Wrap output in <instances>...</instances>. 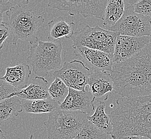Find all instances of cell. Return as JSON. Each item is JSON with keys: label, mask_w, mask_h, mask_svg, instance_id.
I'll list each match as a JSON object with an SVG mask.
<instances>
[{"label": "cell", "mask_w": 151, "mask_h": 139, "mask_svg": "<svg viewBox=\"0 0 151 139\" xmlns=\"http://www.w3.org/2000/svg\"><path fill=\"white\" fill-rule=\"evenodd\" d=\"M110 73L114 90L122 97L151 95V42L127 61L114 63Z\"/></svg>", "instance_id": "obj_1"}, {"label": "cell", "mask_w": 151, "mask_h": 139, "mask_svg": "<svg viewBox=\"0 0 151 139\" xmlns=\"http://www.w3.org/2000/svg\"><path fill=\"white\" fill-rule=\"evenodd\" d=\"M17 6L6 12L8 17L4 24L9 28L12 37V42L16 45L18 40L35 44L39 41L37 32L45 21L42 16L35 14L31 9Z\"/></svg>", "instance_id": "obj_2"}, {"label": "cell", "mask_w": 151, "mask_h": 139, "mask_svg": "<svg viewBox=\"0 0 151 139\" xmlns=\"http://www.w3.org/2000/svg\"><path fill=\"white\" fill-rule=\"evenodd\" d=\"M27 62L38 77H45L48 73L58 69L62 64V45L61 40L42 41L33 44L29 48Z\"/></svg>", "instance_id": "obj_3"}, {"label": "cell", "mask_w": 151, "mask_h": 139, "mask_svg": "<svg viewBox=\"0 0 151 139\" xmlns=\"http://www.w3.org/2000/svg\"><path fill=\"white\" fill-rule=\"evenodd\" d=\"M88 116L81 111L60 109L53 111L44 123L48 139H75Z\"/></svg>", "instance_id": "obj_4"}, {"label": "cell", "mask_w": 151, "mask_h": 139, "mask_svg": "<svg viewBox=\"0 0 151 139\" xmlns=\"http://www.w3.org/2000/svg\"><path fill=\"white\" fill-rule=\"evenodd\" d=\"M116 32L102 29L98 25L91 27L86 25L73 34L71 40L73 46H83L114 54L116 38Z\"/></svg>", "instance_id": "obj_5"}, {"label": "cell", "mask_w": 151, "mask_h": 139, "mask_svg": "<svg viewBox=\"0 0 151 139\" xmlns=\"http://www.w3.org/2000/svg\"><path fill=\"white\" fill-rule=\"evenodd\" d=\"M124 2L125 10L122 17L108 30L120 35L138 38L151 36V17L137 14L129 1Z\"/></svg>", "instance_id": "obj_6"}, {"label": "cell", "mask_w": 151, "mask_h": 139, "mask_svg": "<svg viewBox=\"0 0 151 139\" xmlns=\"http://www.w3.org/2000/svg\"><path fill=\"white\" fill-rule=\"evenodd\" d=\"M109 116L113 125L112 139L135 135L151 139V113L134 117Z\"/></svg>", "instance_id": "obj_7"}, {"label": "cell", "mask_w": 151, "mask_h": 139, "mask_svg": "<svg viewBox=\"0 0 151 139\" xmlns=\"http://www.w3.org/2000/svg\"><path fill=\"white\" fill-rule=\"evenodd\" d=\"M108 0L48 1V6L58 11H67L71 16L81 15L85 18L96 17L104 20Z\"/></svg>", "instance_id": "obj_8"}, {"label": "cell", "mask_w": 151, "mask_h": 139, "mask_svg": "<svg viewBox=\"0 0 151 139\" xmlns=\"http://www.w3.org/2000/svg\"><path fill=\"white\" fill-rule=\"evenodd\" d=\"M91 72L82 61L73 60L65 62L61 69L54 71L53 75L61 79L69 88L85 90Z\"/></svg>", "instance_id": "obj_9"}, {"label": "cell", "mask_w": 151, "mask_h": 139, "mask_svg": "<svg viewBox=\"0 0 151 139\" xmlns=\"http://www.w3.org/2000/svg\"><path fill=\"white\" fill-rule=\"evenodd\" d=\"M73 52L82 60L91 71H107L112 70L113 54L83 46H72Z\"/></svg>", "instance_id": "obj_10"}, {"label": "cell", "mask_w": 151, "mask_h": 139, "mask_svg": "<svg viewBox=\"0 0 151 139\" xmlns=\"http://www.w3.org/2000/svg\"><path fill=\"white\" fill-rule=\"evenodd\" d=\"M151 42V36L138 38L119 35L116 38L115 45L114 63L127 61Z\"/></svg>", "instance_id": "obj_11"}, {"label": "cell", "mask_w": 151, "mask_h": 139, "mask_svg": "<svg viewBox=\"0 0 151 139\" xmlns=\"http://www.w3.org/2000/svg\"><path fill=\"white\" fill-rule=\"evenodd\" d=\"M117 107L111 116L134 117L151 113V95L117 99Z\"/></svg>", "instance_id": "obj_12"}, {"label": "cell", "mask_w": 151, "mask_h": 139, "mask_svg": "<svg viewBox=\"0 0 151 139\" xmlns=\"http://www.w3.org/2000/svg\"><path fill=\"white\" fill-rule=\"evenodd\" d=\"M95 100V97L87 87L85 90L69 88L68 95L64 102L60 105V109L64 111H81L90 116L96 109L94 104Z\"/></svg>", "instance_id": "obj_13"}, {"label": "cell", "mask_w": 151, "mask_h": 139, "mask_svg": "<svg viewBox=\"0 0 151 139\" xmlns=\"http://www.w3.org/2000/svg\"><path fill=\"white\" fill-rule=\"evenodd\" d=\"M87 88L95 99H108V93L114 90L111 73L107 71H92L89 77Z\"/></svg>", "instance_id": "obj_14"}, {"label": "cell", "mask_w": 151, "mask_h": 139, "mask_svg": "<svg viewBox=\"0 0 151 139\" xmlns=\"http://www.w3.org/2000/svg\"><path fill=\"white\" fill-rule=\"evenodd\" d=\"M48 81L44 77L37 76L32 79L31 83L23 90L16 92L9 96H17L19 99L28 100L45 99L50 97Z\"/></svg>", "instance_id": "obj_15"}, {"label": "cell", "mask_w": 151, "mask_h": 139, "mask_svg": "<svg viewBox=\"0 0 151 139\" xmlns=\"http://www.w3.org/2000/svg\"><path fill=\"white\" fill-rule=\"evenodd\" d=\"M31 75V70L28 64L21 63L6 68V73L1 79L19 91L27 86Z\"/></svg>", "instance_id": "obj_16"}, {"label": "cell", "mask_w": 151, "mask_h": 139, "mask_svg": "<svg viewBox=\"0 0 151 139\" xmlns=\"http://www.w3.org/2000/svg\"><path fill=\"white\" fill-rule=\"evenodd\" d=\"M48 41H55L62 38L71 39L76 32L75 23H68L63 17L54 18L48 23Z\"/></svg>", "instance_id": "obj_17"}, {"label": "cell", "mask_w": 151, "mask_h": 139, "mask_svg": "<svg viewBox=\"0 0 151 139\" xmlns=\"http://www.w3.org/2000/svg\"><path fill=\"white\" fill-rule=\"evenodd\" d=\"M21 100L23 111L27 113H50L60 109V104L50 97L41 100Z\"/></svg>", "instance_id": "obj_18"}, {"label": "cell", "mask_w": 151, "mask_h": 139, "mask_svg": "<svg viewBox=\"0 0 151 139\" xmlns=\"http://www.w3.org/2000/svg\"><path fill=\"white\" fill-rule=\"evenodd\" d=\"M106 103L105 101H99L92 116H87V120L92 123L106 133L111 134L113 125L111 117L105 112Z\"/></svg>", "instance_id": "obj_19"}, {"label": "cell", "mask_w": 151, "mask_h": 139, "mask_svg": "<svg viewBox=\"0 0 151 139\" xmlns=\"http://www.w3.org/2000/svg\"><path fill=\"white\" fill-rule=\"evenodd\" d=\"M125 10V2L122 0H108L103 25L111 27L121 19Z\"/></svg>", "instance_id": "obj_20"}, {"label": "cell", "mask_w": 151, "mask_h": 139, "mask_svg": "<svg viewBox=\"0 0 151 139\" xmlns=\"http://www.w3.org/2000/svg\"><path fill=\"white\" fill-rule=\"evenodd\" d=\"M23 111L22 100L17 96H12L0 102V122H4Z\"/></svg>", "instance_id": "obj_21"}, {"label": "cell", "mask_w": 151, "mask_h": 139, "mask_svg": "<svg viewBox=\"0 0 151 139\" xmlns=\"http://www.w3.org/2000/svg\"><path fill=\"white\" fill-rule=\"evenodd\" d=\"M109 135L86 120L75 139H109Z\"/></svg>", "instance_id": "obj_22"}, {"label": "cell", "mask_w": 151, "mask_h": 139, "mask_svg": "<svg viewBox=\"0 0 151 139\" xmlns=\"http://www.w3.org/2000/svg\"><path fill=\"white\" fill-rule=\"evenodd\" d=\"M69 88L61 79L55 78L48 89L50 97L61 104L68 95Z\"/></svg>", "instance_id": "obj_23"}, {"label": "cell", "mask_w": 151, "mask_h": 139, "mask_svg": "<svg viewBox=\"0 0 151 139\" xmlns=\"http://www.w3.org/2000/svg\"><path fill=\"white\" fill-rule=\"evenodd\" d=\"M131 4L134 7V12L140 15L151 17V0H140L134 1Z\"/></svg>", "instance_id": "obj_24"}, {"label": "cell", "mask_w": 151, "mask_h": 139, "mask_svg": "<svg viewBox=\"0 0 151 139\" xmlns=\"http://www.w3.org/2000/svg\"><path fill=\"white\" fill-rule=\"evenodd\" d=\"M29 3L28 0H0V12L3 13L16 6H24Z\"/></svg>", "instance_id": "obj_25"}, {"label": "cell", "mask_w": 151, "mask_h": 139, "mask_svg": "<svg viewBox=\"0 0 151 139\" xmlns=\"http://www.w3.org/2000/svg\"><path fill=\"white\" fill-rule=\"evenodd\" d=\"M18 91V90L15 87L2 79L1 76H0V102L5 99H8L12 94Z\"/></svg>", "instance_id": "obj_26"}, {"label": "cell", "mask_w": 151, "mask_h": 139, "mask_svg": "<svg viewBox=\"0 0 151 139\" xmlns=\"http://www.w3.org/2000/svg\"><path fill=\"white\" fill-rule=\"evenodd\" d=\"M10 34H11L10 29L3 21L2 25L0 26V49L2 48L4 42L9 37Z\"/></svg>", "instance_id": "obj_27"}, {"label": "cell", "mask_w": 151, "mask_h": 139, "mask_svg": "<svg viewBox=\"0 0 151 139\" xmlns=\"http://www.w3.org/2000/svg\"><path fill=\"white\" fill-rule=\"evenodd\" d=\"M120 139H150L146 138L145 136H138V135H135V136H125L124 138H122Z\"/></svg>", "instance_id": "obj_28"}, {"label": "cell", "mask_w": 151, "mask_h": 139, "mask_svg": "<svg viewBox=\"0 0 151 139\" xmlns=\"http://www.w3.org/2000/svg\"><path fill=\"white\" fill-rule=\"evenodd\" d=\"M0 139H6L4 133L1 128H0Z\"/></svg>", "instance_id": "obj_29"}, {"label": "cell", "mask_w": 151, "mask_h": 139, "mask_svg": "<svg viewBox=\"0 0 151 139\" xmlns=\"http://www.w3.org/2000/svg\"><path fill=\"white\" fill-rule=\"evenodd\" d=\"M3 13H2L0 12V26L2 25V24L3 23Z\"/></svg>", "instance_id": "obj_30"}, {"label": "cell", "mask_w": 151, "mask_h": 139, "mask_svg": "<svg viewBox=\"0 0 151 139\" xmlns=\"http://www.w3.org/2000/svg\"><path fill=\"white\" fill-rule=\"evenodd\" d=\"M33 135H31L29 139H33Z\"/></svg>", "instance_id": "obj_31"}, {"label": "cell", "mask_w": 151, "mask_h": 139, "mask_svg": "<svg viewBox=\"0 0 151 139\" xmlns=\"http://www.w3.org/2000/svg\"></svg>", "instance_id": "obj_32"}]
</instances>
